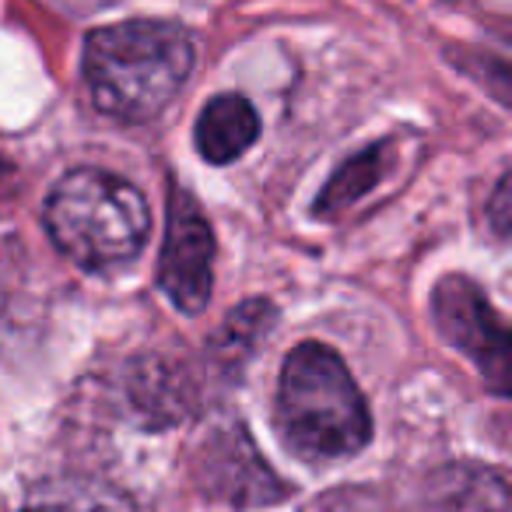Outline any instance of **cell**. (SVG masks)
<instances>
[{
    "label": "cell",
    "instance_id": "6da1fadb",
    "mask_svg": "<svg viewBox=\"0 0 512 512\" xmlns=\"http://www.w3.org/2000/svg\"><path fill=\"white\" fill-rule=\"evenodd\" d=\"M193 71V39L169 22H123L88 36L85 81L95 109L120 123L158 116Z\"/></svg>",
    "mask_w": 512,
    "mask_h": 512
},
{
    "label": "cell",
    "instance_id": "7a4b0ae2",
    "mask_svg": "<svg viewBox=\"0 0 512 512\" xmlns=\"http://www.w3.org/2000/svg\"><path fill=\"white\" fill-rule=\"evenodd\" d=\"M278 425L302 460H348L372 439V418L348 365L327 344L306 341L285 358Z\"/></svg>",
    "mask_w": 512,
    "mask_h": 512
},
{
    "label": "cell",
    "instance_id": "3957f363",
    "mask_svg": "<svg viewBox=\"0 0 512 512\" xmlns=\"http://www.w3.org/2000/svg\"><path fill=\"white\" fill-rule=\"evenodd\" d=\"M46 232L85 271H116L144 249L151 214L141 190L102 169H74L46 200Z\"/></svg>",
    "mask_w": 512,
    "mask_h": 512
},
{
    "label": "cell",
    "instance_id": "277c9868",
    "mask_svg": "<svg viewBox=\"0 0 512 512\" xmlns=\"http://www.w3.org/2000/svg\"><path fill=\"white\" fill-rule=\"evenodd\" d=\"M432 313L442 337L470 355L477 369L491 379L498 393L509 383V334H505L502 316L491 309L488 295L467 278L439 281L432 295Z\"/></svg>",
    "mask_w": 512,
    "mask_h": 512
},
{
    "label": "cell",
    "instance_id": "5b68a950",
    "mask_svg": "<svg viewBox=\"0 0 512 512\" xmlns=\"http://www.w3.org/2000/svg\"><path fill=\"white\" fill-rule=\"evenodd\" d=\"M214 281V235L204 211L190 193L176 190L169 200V228H165L158 285L183 313H197L211 299Z\"/></svg>",
    "mask_w": 512,
    "mask_h": 512
},
{
    "label": "cell",
    "instance_id": "8992f818",
    "mask_svg": "<svg viewBox=\"0 0 512 512\" xmlns=\"http://www.w3.org/2000/svg\"><path fill=\"white\" fill-rule=\"evenodd\" d=\"M200 484L232 505H271L285 498V484L256 456L242 428H221L200 453Z\"/></svg>",
    "mask_w": 512,
    "mask_h": 512
},
{
    "label": "cell",
    "instance_id": "52a82bcc",
    "mask_svg": "<svg viewBox=\"0 0 512 512\" xmlns=\"http://www.w3.org/2000/svg\"><path fill=\"white\" fill-rule=\"evenodd\" d=\"M256 137H260V120L242 95H218L207 102L197 120V151L211 165H228L242 158Z\"/></svg>",
    "mask_w": 512,
    "mask_h": 512
},
{
    "label": "cell",
    "instance_id": "ba28073f",
    "mask_svg": "<svg viewBox=\"0 0 512 512\" xmlns=\"http://www.w3.org/2000/svg\"><path fill=\"white\" fill-rule=\"evenodd\" d=\"M22 512H141L134 498L95 477H53L32 488Z\"/></svg>",
    "mask_w": 512,
    "mask_h": 512
},
{
    "label": "cell",
    "instance_id": "9c48e42d",
    "mask_svg": "<svg viewBox=\"0 0 512 512\" xmlns=\"http://www.w3.org/2000/svg\"><path fill=\"white\" fill-rule=\"evenodd\" d=\"M386 151L390 148L379 144V148H369V151H362V155L351 158V162H344L341 169H337V176L327 183L316 211L334 214V211H341V207H348L351 200H358L362 193H369L372 186L379 183V176L386 172Z\"/></svg>",
    "mask_w": 512,
    "mask_h": 512
},
{
    "label": "cell",
    "instance_id": "30bf717a",
    "mask_svg": "<svg viewBox=\"0 0 512 512\" xmlns=\"http://www.w3.org/2000/svg\"><path fill=\"white\" fill-rule=\"evenodd\" d=\"M491 207H495V228H498V232H505V225H509V179H502V183H498Z\"/></svg>",
    "mask_w": 512,
    "mask_h": 512
},
{
    "label": "cell",
    "instance_id": "8fae6325",
    "mask_svg": "<svg viewBox=\"0 0 512 512\" xmlns=\"http://www.w3.org/2000/svg\"><path fill=\"white\" fill-rule=\"evenodd\" d=\"M64 4H74V8L88 11V8H106L109 0H64Z\"/></svg>",
    "mask_w": 512,
    "mask_h": 512
}]
</instances>
